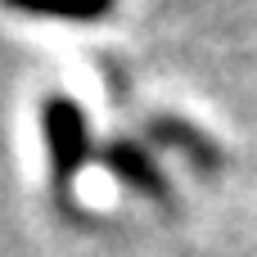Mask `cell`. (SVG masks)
I'll return each mask as SVG.
<instances>
[{"instance_id":"cell-1","label":"cell","mask_w":257,"mask_h":257,"mask_svg":"<svg viewBox=\"0 0 257 257\" xmlns=\"http://www.w3.org/2000/svg\"><path fill=\"white\" fill-rule=\"evenodd\" d=\"M41 131H45V154H50V181L54 194L63 203V212H72V185L81 176V167L95 154V136H90V117L77 99L68 95H45L41 104Z\"/></svg>"},{"instance_id":"cell-2","label":"cell","mask_w":257,"mask_h":257,"mask_svg":"<svg viewBox=\"0 0 257 257\" xmlns=\"http://www.w3.org/2000/svg\"><path fill=\"white\" fill-rule=\"evenodd\" d=\"M99 163L108 167V176L117 185H126L131 194L149 199L154 208H163V212L176 208V190H172L163 163L154 158V149L145 140H136V136H108V145L99 149Z\"/></svg>"},{"instance_id":"cell-3","label":"cell","mask_w":257,"mask_h":257,"mask_svg":"<svg viewBox=\"0 0 257 257\" xmlns=\"http://www.w3.org/2000/svg\"><path fill=\"white\" fill-rule=\"evenodd\" d=\"M149 136H154L158 145L176 149L203 181H212V176L226 167V154H221L217 136H208L203 126H194V122H185V117H176V113H154V117H149Z\"/></svg>"},{"instance_id":"cell-4","label":"cell","mask_w":257,"mask_h":257,"mask_svg":"<svg viewBox=\"0 0 257 257\" xmlns=\"http://www.w3.org/2000/svg\"><path fill=\"white\" fill-rule=\"evenodd\" d=\"M23 14H45V18H68V23H99L113 14L117 0H0Z\"/></svg>"}]
</instances>
